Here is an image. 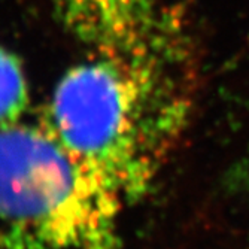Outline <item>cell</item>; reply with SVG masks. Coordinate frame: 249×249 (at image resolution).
<instances>
[{"instance_id": "5b68a950", "label": "cell", "mask_w": 249, "mask_h": 249, "mask_svg": "<svg viewBox=\"0 0 249 249\" xmlns=\"http://www.w3.org/2000/svg\"><path fill=\"white\" fill-rule=\"evenodd\" d=\"M236 179L237 180H245V182H248V180H249V148H248V152L245 154V157L242 158V163H240V166L237 169Z\"/></svg>"}, {"instance_id": "277c9868", "label": "cell", "mask_w": 249, "mask_h": 249, "mask_svg": "<svg viewBox=\"0 0 249 249\" xmlns=\"http://www.w3.org/2000/svg\"><path fill=\"white\" fill-rule=\"evenodd\" d=\"M29 103V81L22 61L0 43V127L21 121Z\"/></svg>"}, {"instance_id": "6da1fadb", "label": "cell", "mask_w": 249, "mask_h": 249, "mask_svg": "<svg viewBox=\"0 0 249 249\" xmlns=\"http://www.w3.org/2000/svg\"><path fill=\"white\" fill-rule=\"evenodd\" d=\"M194 67L185 32L94 53L57 82L42 120L125 206L142 200L188 127Z\"/></svg>"}, {"instance_id": "3957f363", "label": "cell", "mask_w": 249, "mask_h": 249, "mask_svg": "<svg viewBox=\"0 0 249 249\" xmlns=\"http://www.w3.org/2000/svg\"><path fill=\"white\" fill-rule=\"evenodd\" d=\"M57 15L94 53L128 51L170 35L179 18L154 0H50Z\"/></svg>"}, {"instance_id": "7a4b0ae2", "label": "cell", "mask_w": 249, "mask_h": 249, "mask_svg": "<svg viewBox=\"0 0 249 249\" xmlns=\"http://www.w3.org/2000/svg\"><path fill=\"white\" fill-rule=\"evenodd\" d=\"M125 209L43 121L0 127V249H120Z\"/></svg>"}]
</instances>
